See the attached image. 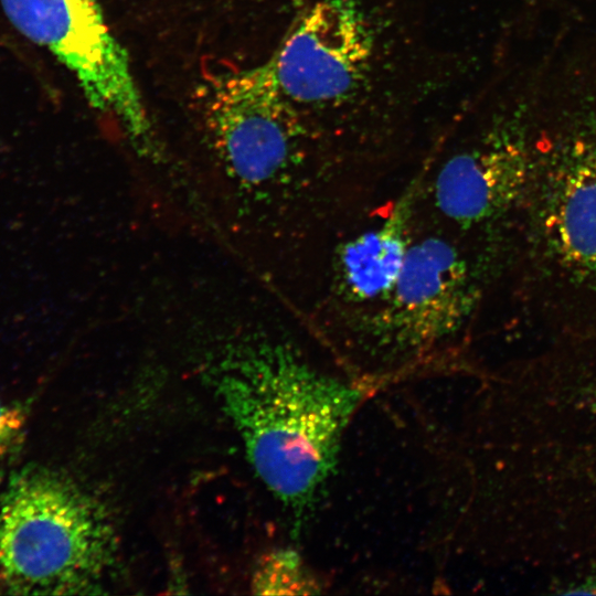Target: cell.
Listing matches in <instances>:
<instances>
[{
	"label": "cell",
	"mask_w": 596,
	"mask_h": 596,
	"mask_svg": "<svg viewBox=\"0 0 596 596\" xmlns=\"http://www.w3.org/2000/svg\"><path fill=\"white\" fill-rule=\"evenodd\" d=\"M219 331L201 354L200 373L255 473L298 530L330 481L343 436L372 390L259 329Z\"/></svg>",
	"instance_id": "obj_1"
},
{
	"label": "cell",
	"mask_w": 596,
	"mask_h": 596,
	"mask_svg": "<svg viewBox=\"0 0 596 596\" xmlns=\"http://www.w3.org/2000/svg\"><path fill=\"white\" fill-rule=\"evenodd\" d=\"M116 554L108 511L73 481L30 468L0 488V583L10 593L99 592Z\"/></svg>",
	"instance_id": "obj_2"
},
{
	"label": "cell",
	"mask_w": 596,
	"mask_h": 596,
	"mask_svg": "<svg viewBox=\"0 0 596 596\" xmlns=\"http://www.w3.org/2000/svg\"><path fill=\"white\" fill-rule=\"evenodd\" d=\"M205 123L213 174L203 191L225 230L243 240L287 199L302 127L270 60L215 82Z\"/></svg>",
	"instance_id": "obj_3"
},
{
	"label": "cell",
	"mask_w": 596,
	"mask_h": 596,
	"mask_svg": "<svg viewBox=\"0 0 596 596\" xmlns=\"http://www.w3.org/2000/svg\"><path fill=\"white\" fill-rule=\"evenodd\" d=\"M476 297L468 264L453 244L439 237L412 243L376 312L375 350L389 361L419 360L459 332Z\"/></svg>",
	"instance_id": "obj_4"
},
{
	"label": "cell",
	"mask_w": 596,
	"mask_h": 596,
	"mask_svg": "<svg viewBox=\"0 0 596 596\" xmlns=\"http://www.w3.org/2000/svg\"><path fill=\"white\" fill-rule=\"evenodd\" d=\"M0 6L21 34L73 73L93 108L121 118L140 107L127 52L96 0H0Z\"/></svg>",
	"instance_id": "obj_5"
},
{
	"label": "cell",
	"mask_w": 596,
	"mask_h": 596,
	"mask_svg": "<svg viewBox=\"0 0 596 596\" xmlns=\"http://www.w3.org/2000/svg\"><path fill=\"white\" fill-rule=\"evenodd\" d=\"M368 23L349 0H319L270 58L283 94L298 103L339 99L362 79L372 54Z\"/></svg>",
	"instance_id": "obj_6"
},
{
	"label": "cell",
	"mask_w": 596,
	"mask_h": 596,
	"mask_svg": "<svg viewBox=\"0 0 596 596\" xmlns=\"http://www.w3.org/2000/svg\"><path fill=\"white\" fill-rule=\"evenodd\" d=\"M529 172L522 146L508 137L490 139L445 162L434 183L436 206L465 227L491 221L521 196Z\"/></svg>",
	"instance_id": "obj_7"
},
{
	"label": "cell",
	"mask_w": 596,
	"mask_h": 596,
	"mask_svg": "<svg viewBox=\"0 0 596 596\" xmlns=\"http://www.w3.org/2000/svg\"><path fill=\"white\" fill-rule=\"evenodd\" d=\"M543 224L562 263L596 275V141L576 143L551 171Z\"/></svg>",
	"instance_id": "obj_8"
},
{
	"label": "cell",
	"mask_w": 596,
	"mask_h": 596,
	"mask_svg": "<svg viewBox=\"0 0 596 596\" xmlns=\"http://www.w3.org/2000/svg\"><path fill=\"white\" fill-rule=\"evenodd\" d=\"M414 192L409 190L381 224L342 246L337 276L350 301L381 306L391 294L412 244L408 221Z\"/></svg>",
	"instance_id": "obj_9"
},
{
	"label": "cell",
	"mask_w": 596,
	"mask_h": 596,
	"mask_svg": "<svg viewBox=\"0 0 596 596\" xmlns=\"http://www.w3.org/2000/svg\"><path fill=\"white\" fill-rule=\"evenodd\" d=\"M251 587L257 595H313L323 583L296 550L279 547L260 557Z\"/></svg>",
	"instance_id": "obj_10"
},
{
	"label": "cell",
	"mask_w": 596,
	"mask_h": 596,
	"mask_svg": "<svg viewBox=\"0 0 596 596\" xmlns=\"http://www.w3.org/2000/svg\"><path fill=\"white\" fill-rule=\"evenodd\" d=\"M25 422L21 407L0 400V457L13 454L21 446Z\"/></svg>",
	"instance_id": "obj_11"
},
{
	"label": "cell",
	"mask_w": 596,
	"mask_h": 596,
	"mask_svg": "<svg viewBox=\"0 0 596 596\" xmlns=\"http://www.w3.org/2000/svg\"><path fill=\"white\" fill-rule=\"evenodd\" d=\"M567 570L562 578L551 585L552 593L596 595V561Z\"/></svg>",
	"instance_id": "obj_12"
}]
</instances>
